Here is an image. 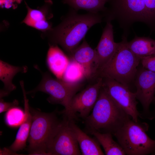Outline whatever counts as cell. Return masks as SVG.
<instances>
[{"instance_id":"cell-14","label":"cell","mask_w":155,"mask_h":155,"mask_svg":"<svg viewBox=\"0 0 155 155\" xmlns=\"http://www.w3.org/2000/svg\"><path fill=\"white\" fill-rule=\"evenodd\" d=\"M27 13L23 22L27 25L41 31H50L52 28V24L47 21V13L51 1H47L45 4L39 9H32L25 2Z\"/></svg>"},{"instance_id":"cell-15","label":"cell","mask_w":155,"mask_h":155,"mask_svg":"<svg viewBox=\"0 0 155 155\" xmlns=\"http://www.w3.org/2000/svg\"><path fill=\"white\" fill-rule=\"evenodd\" d=\"M69 124L73 130L83 155H103L100 144L95 138L89 137L76 125L74 120H70Z\"/></svg>"},{"instance_id":"cell-13","label":"cell","mask_w":155,"mask_h":155,"mask_svg":"<svg viewBox=\"0 0 155 155\" xmlns=\"http://www.w3.org/2000/svg\"><path fill=\"white\" fill-rule=\"evenodd\" d=\"M111 22H106L99 41L94 49L97 58L96 74L111 59L118 45V43L115 42L114 40L113 26Z\"/></svg>"},{"instance_id":"cell-27","label":"cell","mask_w":155,"mask_h":155,"mask_svg":"<svg viewBox=\"0 0 155 155\" xmlns=\"http://www.w3.org/2000/svg\"><path fill=\"white\" fill-rule=\"evenodd\" d=\"M152 102L154 103L155 106V95ZM152 115L153 119L155 117V108L154 111L152 113Z\"/></svg>"},{"instance_id":"cell-25","label":"cell","mask_w":155,"mask_h":155,"mask_svg":"<svg viewBox=\"0 0 155 155\" xmlns=\"http://www.w3.org/2000/svg\"><path fill=\"white\" fill-rule=\"evenodd\" d=\"M140 62L143 67L155 73V55L144 58Z\"/></svg>"},{"instance_id":"cell-7","label":"cell","mask_w":155,"mask_h":155,"mask_svg":"<svg viewBox=\"0 0 155 155\" xmlns=\"http://www.w3.org/2000/svg\"><path fill=\"white\" fill-rule=\"evenodd\" d=\"M42 78L40 84L34 89L26 94H34L38 91L45 93L49 95L47 101L53 104H60L65 107L62 113L69 120L77 119L72 111L71 102L72 98L80 89L79 83L66 82L61 79L54 78L48 72H42Z\"/></svg>"},{"instance_id":"cell-21","label":"cell","mask_w":155,"mask_h":155,"mask_svg":"<svg viewBox=\"0 0 155 155\" xmlns=\"http://www.w3.org/2000/svg\"><path fill=\"white\" fill-rule=\"evenodd\" d=\"M107 0H63V3L67 4L76 11L83 9L88 12L102 13L106 9L105 5Z\"/></svg>"},{"instance_id":"cell-11","label":"cell","mask_w":155,"mask_h":155,"mask_svg":"<svg viewBox=\"0 0 155 155\" xmlns=\"http://www.w3.org/2000/svg\"><path fill=\"white\" fill-rule=\"evenodd\" d=\"M102 85V78L98 77L95 83L75 94L71 102L72 112L75 115L79 113L80 117L84 119L87 117L97 100Z\"/></svg>"},{"instance_id":"cell-5","label":"cell","mask_w":155,"mask_h":155,"mask_svg":"<svg viewBox=\"0 0 155 155\" xmlns=\"http://www.w3.org/2000/svg\"><path fill=\"white\" fill-rule=\"evenodd\" d=\"M148 125L145 123L128 121L114 134L128 155H146L155 153V140L146 133Z\"/></svg>"},{"instance_id":"cell-6","label":"cell","mask_w":155,"mask_h":155,"mask_svg":"<svg viewBox=\"0 0 155 155\" xmlns=\"http://www.w3.org/2000/svg\"><path fill=\"white\" fill-rule=\"evenodd\" d=\"M107 2L109 7L102 13L103 21H117L123 30V35L128 36L129 30L135 22H141L149 26L144 0H107Z\"/></svg>"},{"instance_id":"cell-3","label":"cell","mask_w":155,"mask_h":155,"mask_svg":"<svg viewBox=\"0 0 155 155\" xmlns=\"http://www.w3.org/2000/svg\"><path fill=\"white\" fill-rule=\"evenodd\" d=\"M127 37L122 35L111 59L97 72L96 78L107 77L129 88L134 82L140 59L130 50L127 44Z\"/></svg>"},{"instance_id":"cell-20","label":"cell","mask_w":155,"mask_h":155,"mask_svg":"<svg viewBox=\"0 0 155 155\" xmlns=\"http://www.w3.org/2000/svg\"><path fill=\"white\" fill-rule=\"evenodd\" d=\"M93 135L103 147L106 155H125L126 154L118 143L113 139L112 134L110 133H102L97 131L90 132Z\"/></svg>"},{"instance_id":"cell-18","label":"cell","mask_w":155,"mask_h":155,"mask_svg":"<svg viewBox=\"0 0 155 155\" xmlns=\"http://www.w3.org/2000/svg\"><path fill=\"white\" fill-rule=\"evenodd\" d=\"M27 69L26 67L13 66L0 60V78L4 85L0 92V98L8 95L16 89V86L12 82L13 78L18 72H26Z\"/></svg>"},{"instance_id":"cell-17","label":"cell","mask_w":155,"mask_h":155,"mask_svg":"<svg viewBox=\"0 0 155 155\" xmlns=\"http://www.w3.org/2000/svg\"><path fill=\"white\" fill-rule=\"evenodd\" d=\"M69 60L57 45L50 46L47 52V64L50 70L61 79Z\"/></svg>"},{"instance_id":"cell-2","label":"cell","mask_w":155,"mask_h":155,"mask_svg":"<svg viewBox=\"0 0 155 155\" xmlns=\"http://www.w3.org/2000/svg\"><path fill=\"white\" fill-rule=\"evenodd\" d=\"M130 117L102 86L91 114L85 119L90 132L95 131L114 135Z\"/></svg>"},{"instance_id":"cell-4","label":"cell","mask_w":155,"mask_h":155,"mask_svg":"<svg viewBox=\"0 0 155 155\" xmlns=\"http://www.w3.org/2000/svg\"><path fill=\"white\" fill-rule=\"evenodd\" d=\"M30 109L32 122L28 140V152L31 155H47L48 150L63 120H59L54 113Z\"/></svg>"},{"instance_id":"cell-26","label":"cell","mask_w":155,"mask_h":155,"mask_svg":"<svg viewBox=\"0 0 155 155\" xmlns=\"http://www.w3.org/2000/svg\"><path fill=\"white\" fill-rule=\"evenodd\" d=\"M19 104L18 101L16 100L11 102H5L2 98H0V113L7 111L10 108L18 106Z\"/></svg>"},{"instance_id":"cell-16","label":"cell","mask_w":155,"mask_h":155,"mask_svg":"<svg viewBox=\"0 0 155 155\" xmlns=\"http://www.w3.org/2000/svg\"><path fill=\"white\" fill-rule=\"evenodd\" d=\"M24 98L25 113L24 120L20 126L14 141L8 148L15 154H17L16 152L23 150L26 147L32 122V115L26 95H24Z\"/></svg>"},{"instance_id":"cell-24","label":"cell","mask_w":155,"mask_h":155,"mask_svg":"<svg viewBox=\"0 0 155 155\" xmlns=\"http://www.w3.org/2000/svg\"><path fill=\"white\" fill-rule=\"evenodd\" d=\"M149 20V26L155 28V0H144Z\"/></svg>"},{"instance_id":"cell-8","label":"cell","mask_w":155,"mask_h":155,"mask_svg":"<svg viewBox=\"0 0 155 155\" xmlns=\"http://www.w3.org/2000/svg\"><path fill=\"white\" fill-rule=\"evenodd\" d=\"M101 78L102 86L108 95L133 121H138L140 113L137 109L138 102L135 92H132L129 88L113 79L107 77Z\"/></svg>"},{"instance_id":"cell-9","label":"cell","mask_w":155,"mask_h":155,"mask_svg":"<svg viewBox=\"0 0 155 155\" xmlns=\"http://www.w3.org/2000/svg\"><path fill=\"white\" fill-rule=\"evenodd\" d=\"M137 99L141 103L143 111L142 118L152 119L150 106L155 95V73L147 70L142 66L137 68L134 81Z\"/></svg>"},{"instance_id":"cell-19","label":"cell","mask_w":155,"mask_h":155,"mask_svg":"<svg viewBox=\"0 0 155 155\" xmlns=\"http://www.w3.org/2000/svg\"><path fill=\"white\" fill-rule=\"evenodd\" d=\"M128 47L137 57L141 59L155 55V40L149 37L136 36L127 42Z\"/></svg>"},{"instance_id":"cell-12","label":"cell","mask_w":155,"mask_h":155,"mask_svg":"<svg viewBox=\"0 0 155 155\" xmlns=\"http://www.w3.org/2000/svg\"><path fill=\"white\" fill-rule=\"evenodd\" d=\"M85 38L82 43L68 55L69 59L76 62L82 67L85 78L89 79L93 75L95 77L97 58L95 49L90 46Z\"/></svg>"},{"instance_id":"cell-10","label":"cell","mask_w":155,"mask_h":155,"mask_svg":"<svg viewBox=\"0 0 155 155\" xmlns=\"http://www.w3.org/2000/svg\"><path fill=\"white\" fill-rule=\"evenodd\" d=\"M65 117L47 152V155H82L75 134Z\"/></svg>"},{"instance_id":"cell-23","label":"cell","mask_w":155,"mask_h":155,"mask_svg":"<svg viewBox=\"0 0 155 155\" xmlns=\"http://www.w3.org/2000/svg\"><path fill=\"white\" fill-rule=\"evenodd\" d=\"M25 117L24 111L20 108L16 106L7 111L4 119L6 124L8 126L16 128L20 126L24 122Z\"/></svg>"},{"instance_id":"cell-1","label":"cell","mask_w":155,"mask_h":155,"mask_svg":"<svg viewBox=\"0 0 155 155\" xmlns=\"http://www.w3.org/2000/svg\"><path fill=\"white\" fill-rule=\"evenodd\" d=\"M103 21L101 13L80 14L71 8L61 22L49 31L53 45L59 44L68 55L79 45L90 28Z\"/></svg>"},{"instance_id":"cell-22","label":"cell","mask_w":155,"mask_h":155,"mask_svg":"<svg viewBox=\"0 0 155 155\" xmlns=\"http://www.w3.org/2000/svg\"><path fill=\"white\" fill-rule=\"evenodd\" d=\"M85 77L82 67L76 62L69 59L61 79L69 83H76Z\"/></svg>"}]
</instances>
